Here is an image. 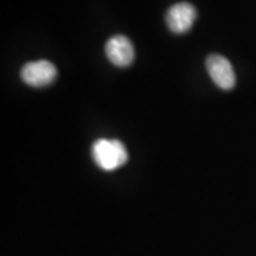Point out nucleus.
<instances>
[{"label": "nucleus", "mask_w": 256, "mask_h": 256, "mask_svg": "<svg viewBox=\"0 0 256 256\" xmlns=\"http://www.w3.org/2000/svg\"><path fill=\"white\" fill-rule=\"evenodd\" d=\"M197 18V11L190 2H178L168 10L166 25L172 34H184L191 30Z\"/></svg>", "instance_id": "nucleus-3"}, {"label": "nucleus", "mask_w": 256, "mask_h": 256, "mask_svg": "<svg viewBox=\"0 0 256 256\" xmlns=\"http://www.w3.org/2000/svg\"><path fill=\"white\" fill-rule=\"evenodd\" d=\"M206 66L211 80L217 87L223 90H230L235 87V72H234L232 63L226 57L214 54L208 57Z\"/></svg>", "instance_id": "nucleus-4"}, {"label": "nucleus", "mask_w": 256, "mask_h": 256, "mask_svg": "<svg viewBox=\"0 0 256 256\" xmlns=\"http://www.w3.org/2000/svg\"><path fill=\"white\" fill-rule=\"evenodd\" d=\"M104 51L110 62L119 68L130 66L136 56L132 42L124 34H115L110 37L106 43Z\"/></svg>", "instance_id": "nucleus-5"}, {"label": "nucleus", "mask_w": 256, "mask_h": 256, "mask_svg": "<svg viewBox=\"0 0 256 256\" xmlns=\"http://www.w3.org/2000/svg\"><path fill=\"white\" fill-rule=\"evenodd\" d=\"M57 69L52 63L46 60L28 62L22 68L20 78L28 86L34 88L46 87L55 81Z\"/></svg>", "instance_id": "nucleus-2"}, {"label": "nucleus", "mask_w": 256, "mask_h": 256, "mask_svg": "<svg viewBox=\"0 0 256 256\" xmlns=\"http://www.w3.org/2000/svg\"><path fill=\"white\" fill-rule=\"evenodd\" d=\"M92 156L95 164L104 171H114L126 164L128 160L127 150L122 142L104 138L92 144Z\"/></svg>", "instance_id": "nucleus-1"}]
</instances>
